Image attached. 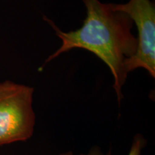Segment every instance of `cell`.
Listing matches in <instances>:
<instances>
[{"instance_id":"7a4b0ae2","label":"cell","mask_w":155,"mask_h":155,"mask_svg":"<svg viewBox=\"0 0 155 155\" xmlns=\"http://www.w3.org/2000/svg\"><path fill=\"white\" fill-rule=\"evenodd\" d=\"M34 88L6 80L0 82V146L32 137L36 116Z\"/></svg>"},{"instance_id":"3957f363","label":"cell","mask_w":155,"mask_h":155,"mask_svg":"<svg viewBox=\"0 0 155 155\" xmlns=\"http://www.w3.org/2000/svg\"><path fill=\"white\" fill-rule=\"evenodd\" d=\"M114 9L127 14L138 31L137 49L126 62L128 74L144 68L155 78V5L152 0H129L126 4L111 3Z\"/></svg>"},{"instance_id":"5b68a950","label":"cell","mask_w":155,"mask_h":155,"mask_svg":"<svg viewBox=\"0 0 155 155\" xmlns=\"http://www.w3.org/2000/svg\"><path fill=\"white\" fill-rule=\"evenodd\" d=\"M59 155H74L73 152L71 151H68V152H65L63 153H61ZM80 155H104V153L101 151V150L98 147H94L93 148L91 149L86 154H81Z\"/></svg>"},{"instance_id":"6da1fadb","label":"cell","mask_w":155,"mask_h":155,"mask_svg":"<svg viewBox=\"0 0 155 155\" xmlns=\"http://www.w3.org/2000/svg\"><path fill=\"white\" fill-rule=\"evenodd\" d=\"M82 2L86 8V17L82 26L75 31L63 32L53 21L44 16L62 44L49 55L42 67L61 54L75 48L91 52L109 68L120 104L123 98L122 87L128 75L126 62L134 55L138 44L137 38L131 32L133 21L125 13L114 9L111 3H103L99 0Z\"/></svg>"},{"instance_id":"277c9868","label":"cell","mask_w":155,"mask_h":155,"mask_svg":"<svg viewBox=\"0 0 155 155\" xmlns=\"http://www.w3.org/2000/svg\"><path fill=\"white\" fill-rule=\"evenodd\" d=\"M147 144V141L141 134H137L134 137L132 144L130 147V150L127 155H141L142 150ZM104 155H111V150L107 152V154Z\"/></svg>"}]
</instances>
